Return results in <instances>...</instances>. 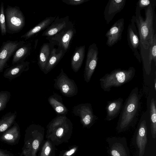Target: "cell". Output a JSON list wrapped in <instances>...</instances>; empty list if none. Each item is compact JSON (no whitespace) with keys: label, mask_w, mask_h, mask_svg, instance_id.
Wrapping results in <instances>:
<instances>
[{"label":"cell","mask_w":156,"mask_h":156,"mask_svg":"<svg viewBox=\"0 0 156 156\" xmlns=\"http://www.w3.org/2000/svg\"><path fill=\"white\" fill-rule=\"evenodd\" d=\"M141 96L138 87L133 88L122 106L117 123L119 132L134 126L138 121L141 109Z\"/></svg>","instance_id":"6da1fadb"},{"label":"cell","mask_w":156,"mask_h":156,"mask_svg":"<svg viewBox=\"0 0 156 156\" xmlns=\"http://www.w3.org/2000/svg\"><path fill=\"white\" fill-rule=\"evenodd\" d=\"M156 5H151L145 9L144 20L141 15L140 11L136 9L135 22L139 35L140 44L146 49L148 48L156 33Z\"/></svg>","instance_id":"7a4b0ae2"},{"label":"cell","mask_w":156,"mask_h":156,"mask_svg":"<svg viewBox=\"0 0 156 156\" xmlns=\"http://www.w3.org/2000/svg\"><path fill=\"white\" fill-rule=\"evenodd\" d=\"M135 73L133 67L126 69H115L99 79L100 87L104 91L109 92L112 87H120L129 82L134 77Z\"/></svg>","instance_id":"3957f363"},{"label":"cell","mask_w":156,"mask_h":156,"mask_svg":"<svg viewBox=\"0 0 156 156\" xmlns=\"http://www.w3.org/2000/svg\"><path fill=\"white\" fill-rule=\"evenodd\" d=\"M4 13L7 32L13 34L20 32L25 26V19L20 8L8 6Z\"/></svg>","instance_id":"277c9868"},{"label":"cell","mask_w":156,"mask_h":156,"mask_svg":"<svg viewBox=\"0 0 156 156\" xmlns=\"http://www.w3.org/2000/svg\"><path fill=\"white\" fill-rule=\"evenodd\" d=\"M76 33L73 23L69 21L66 26L54 36L46 37L50 42L57 44L58 48L66 52L69 48L70 44Z\"/></svg>","instance_id":"5b68a950"},{"label":"cell","mask_w":156,"mask_h":156,"mask_svg":"<svg viewBox=\"0 0 156 156\" xmlns=\"http://www.w3.org/2000/svg\"><path fill=\"white\" fill-rule=\"evenodd\" d=\"M150 125L148 108L140 116L136 129V144L139 156H143L147 141L148 127Z\"/></svg>","instance_id":"8992f818"},{"label":"cell","mask_w":156,"mask_h":156,"mask_svg":"<svg viewBox=\"0 0 156 156\" xmlns=\"http://www.w3.org/2000/svg\"><path fill=\"white\" fill-rule=\"evenodd\" d=\"M54 80V88L59 90L63 96L71 97L77 94L78 90L76 84L64 72L62 68L61 69L58 75Z\"/></svg>","instance_id":"52a82bcc"},{"label":"cell","mask_w":156,"mask_h":156,"mask_svg":"<svg viewBox=\"0 0 156 156\" xmlns=\"http://www.w3.org/2000/svg\"><path fill=\"white\" fill-rule=\"evenodd\" d=\"M73 112L75 115L80 117L81 123L85 127H90L98 119L89 103H81L74 106Z\"/></svg>","instance_id":"ba28073f"},{"label":"cell","mask_w":156,"mask_h":156,"mask_svg":"<svg viewBox=\"0 0 156 156\" xmlns=\"http://www.w3.org/2000/svg\"><path fill=\"white\" fill-rule=\"evenodd\" d=\"M127 40L129 47L140 63L141 62L140 51V41L139 34L135 22V16L133 15L129 24L127 30Z\"/></svg>","instance_id":"9c48e42d"},{"label":"cell","mask_w":156,"mask_h":156,"mask_svg":"<svg viewBox=\"0 0 156 156\" xmlns=\"http://www.w3.org/2000/svg\"><path fill=\"white\" fill-rule=\"evenodd\" d=\"M25 43L24 41L10 40L3 42L0 48V73L3 71L12 56Z\"/></svg>","instance_id":"30bf717a"},{"label":"cell","mask_w":156,"mask_h":156,"mask_svg":"<svg viewBox=\"0 0 156 156\" xmlns=\"http://www.w3.org/2000/svg\"><path fill=\"white\" fill-rule=\"evenodd\" d=\"M98 48L94 43L89 46L87 51L83 77L84 80L88 83L95 70L98 59Z\"/></svg>","instance_id":"8fae6325"},{"label":"cell","mask_w":156,"mask_h":156,"mask_svg":"<svg viewBox=\"0 0 156 156\" xmlns=\"http://www.w3.org/2000/svg\"><path fill=\"white\" fill-rule=\"evenodd\" d=\"M111 156H130L126 139L112 137L107 139Z\"/></svg>","instance_id":"7c38bea8"},{"label":"cell","mask_w":156,"mask_h":156,"mask_svg":"<svg viewBox=\"0 0 156 156\" xmlns=\"http://www.w3.org/2000/svg\"><path fill=\"white\" fill-rule=\"evenodd\" d=\"M124 25V19L122 18L115 23L108 30L105 35L107 46L112 47L121 39Z\"/></svg>","instance_id":"4fadbf2b"},{"label":"cell","mask_w":156,"mask_h":156,"mask_svg":"<svg viewBox=\"0 0 156 156\" xmlns=\"http://www.w3.org/2000/svg\"><path fill=\"white\" fill-rule=\"evenodd\" d=\"M126 0H109L105 6L104 17L107 24H108L117 13L122 10L126 3Z\"/></svg>","instance_id":"5bb4252c"},{"label":"cell","mask_w":156,"mask_h":156,"mask_svg":"<svg viewBox=\"0 0 156 156\" xmlns=\"http://www.w3.org/2000/svg\"><path fill=\"white\" fill-rule=\"evenodd\" d=\"M69 21L68 16L63 18H60L58 16H56L54 21L42 33V36L46 37L54 36L65 27Z\"/></svg>","instance_id":"9a60e30c"},{"label":"cell","mask_w":156,"mask_h":156,"mask_svg":"<svg viewBox=\"0 0 156 156\" xmlns=\"http://www.w3.org/2000/svg\"><path fill=\"white\" fill-rule=\"evenodd\" d=\"M123 101L122 98H119L107 102L105 107L106 112V120L111 121L119 115L122 107Z\"/></svg>","instance_id":"2e32d148"},{"label":"cell","mask_w":156,"mask_h":156,"mask_svg":"<svg viewBox=\"0 0 156 156\" xmlns=\"http://www.w3.org/2000/svg\"><path fill=\"white\" fill-rule=\"evenodd\" d=\"M30 64L29 62L24 61L12 65L4 71L3 76L9 80L13 79L20 76L23 72L28 71Z\"/></svg>","instance_id":"e0dca14e"},{"label":"cell","mask_w":156,"mask_h":156,"mask_svg":"<svg viewBox=\"0 0 156 156\" xmlns=\"http://www.w3.org/2000/svg\"><path fill=\"white\" fill-rule=\"evenodd\" d=\"M31 134L32 137L25 141L21 154L23 156H36V153L40 144L39 136H34V131Z\"/></svg>","instance_id":"ac0fdd59"},{"label":"cell","mask_w":156,"mask_h":156,"mask_svg":"<svg viewBox=\"0 0 156 156\" xmlns=\"http://www.w3.org/2000/svg\"><path fill=\"white\" fill-rule=\"evenodd\" d=\"M72 124L70 120L68 119L63 123L47 130L49 134V137L53 140H59L64 136L71 130Z\"/></svg>","instance_id":"d6986e66"},{"label":"cell","mask_w":156,"mask_h":156,"mask_svg":"<svg viewBox=\"0 0 156 156\" xmlns=\"http://www.w3.org/2000/svg\"><path fill=\"white\" fill-rule=\"evenodd\" d=\"M57 51L56 48L53 47L43 72L45 74L48 73L57 65L66 53L61 49H59V51Z\"/></svg>","instance_id":"ffe728a7"},{"label":"cell","mask_w":156,"mask_h":156,"mask_svg":"<svg viewBox=\"0 0 156 156\" xmlns=\"http://www.w3.org/2000/svg\"><path fill=\"white\" fill-rule=\"evenodd\" d=\"M147 104L151 133L153 138L155 139L156 135V101L155 97H148Z\"/></svg>","instance_id":"44dd1931"},{"label":"cell","mask_w":156,"mask_h":156,"mask_svg":"<svg viewBox=\"0 0 156 156\" xmlns=\"http://www.w3.org/2000/svg\"><path fill=\"white\" fill-rule=\"evenodd\" d=\"M56 17V16L47 17L21 36V38L27 40L32 37L40 32L46 29L50 25Z\"/></svg>","instance_id":"7402d4cb"},{"label":"cell","mask_w":156,"mask_h":156,"mask_svg":"<svg viewBox=\"0 0 156 156\" xmlns=\"http://www.w3.org/2000/svg\"><path fill=\"white\" fill-rule=\"evenodd\" d=\"M32 49L31 42H26L19 48L13 55L12 64L14 65L25 61L30 54Z\"/></svg>","instance_id":"603a6c76"},{"label":"cell","mask_w":156,"mask_h":156,"mask_svg":"<svg viewBox=\"0 0 156 156\" xmlns=\"http://www.w3.org/2000/svg\"><path fill=\"white\" fill-rule=\"evenodd\" d=\"M85 45L76 47L71 59V66L75 72H77L80 68L84 58Z\"/></svg>","instance_id":"cb8c5ba5"},{"label":"cell","mask_w":156,"mask_h":156,"mask_svg":"<svg viewBox=\"0 0 156 156\" xmlns=\"http://www.w3.org/2000/svg\"><path fill=\"white\" fill-rule=\"evenodd\" d=\"M62 97L55 93L48 98V102L56 113L58 115H66L68 112L67 108L63 103Z\"/></svg>","instance_id":"d4e9b609"},{"label":"cell","mask_w":156,"mask_h":156,"mask_svg":"<svg viewBox=\"0 0 156 156\" xmlns=\"http://www.w3.org/2000/svg\"><path fill=\"white\" fill-rule=\"evenodd\" d=\"M51 42L44 43L41 46L38 58V64L40 69L43 72L53 47Z\"/></svg>","instance_id":"484cf974"},{"label":"cell","mask_w":156,"mask_h":156,"mask_svg":"<svg viewBox=\"0 0 156 156\" xmlns=\"http://www.w3.org/2000/svg\"><path fill=\"white\" fill-rule=\"evenodd\" d=\"M20 135V127L18 123L15 122L12 127L3 134L0 139L7 143L13 144L19 139Z\"/></svg>","instance_id":"4316f807"},{"label":"cell","mask_w":156,"mask_h":156,"mask_svg":"<svg viewBox=\"0 0 156 156\" xmlns=\"http://www.w3.org/2000/svg\"><path fill=\"white\" fill-rule=\"evenodd\" d=\"M16 116V112H9L0 119V133L6 131L14 122Z\"/></svg>","instance_id":"83f0119b"},{"label":"cell","mask_w":156,"mask_h":156,"mask_svg":"<svg viewBox=\"0 0 156 156\" xmlns=\"http://www.w3.org/2000/svg\"><path fill=\"white\" fill-rule=\"evenodd\" d=\"M149 63L151 65L153 60L156 66V33L154 36L152 41L148 48V55Z\"/></svg>","instance_id":"f1b7e54d"},{"label":"cell","mask_w":156,"mask_h":156,"mask_svg":"<svg viewBox=\"0 0 156 156\" xmlns=\"http://www.w3.org/2000/svg\"><path fill=\"white\" fill-rule=\"evenodd\" d=\"M11 96L10 92L8 91H0V112L5 108L10 99Z\"/></svg>","instance_id":"f546056e"},{"label":"cell","mask_w":156,"mask_h":156,"mask_svg":"<svg viewBox=\"0 0 156 156\" xmlns=\"http://www.w3.org/2000/svg\"><path fill=\"white\" fill-rule=\"evenodd\" d=\"M0 30L2 36L7 32L3 3L2 2L0 7Z\"/></svg>","instance_id":"4dcf8cb0"},{"label":"cell","mask_w":156,"mask_h":156,"mask_svg":"<svg viewBox=\"0 0 156 156\" xmlns=\"http://www.w3.org/2000/svg\"><path fill=\"white\" fill-rule=\"evenodd\" d=\"M156 5V0H139L136 3V9H145L151 5Z\"/></svg>","instance_id":"1f68e13d"},{"label":"cell","mask_w":156,"mask_h":156,"mask_svg":"<svg viewBox=\"0 0 156 156\" xmlns=\"http://www.w3.org/2000/svg\"><path fill=\"white\" fill-rule=\"evenodd\" d=\"M52 150V146L51 143L47 141L42 148L40 156H50Z\"/></svg>","instance_id":"d6a6232c"},{"label":"cell","mask_w":156,"mask_h":156,"mask_svg":"<svg viewBox=\"0 0 156 156\" xmlns=\"http://www.w3.org/2000/svg\"><path fill=\"white\" fill-rule=\"evenodd\" d=\"M89 0H62V1L68 5H77L81 4Z\"/></svg>","instance_id":"836d02e7"},{"label":"cell","mask_w":156,"mask_h":156,"mask_svg":"<svg viewBox=\"0 0 156 156\" xmlns=\"http://www.w3.org/2000/svg\"><path fill=\"white\" fill-rule=\"evenodd\" d=\"M77 150L76 147H74L69 151L66 152L63 154V156H69L74 154Z\"/></svg>","instance_id":"e575fe53"},{"label":"cell","mask_w":156,"mask_h":156,"mask_svg":"<svg viewBox=\"0 0 156 156\" xmlns=\"http://www.w3.org/2000/svg\"><path fill=\"white\" fill-rule=\"evenodd\" d=\"M0 156H14L10 153L1 150H0Z\"/></svg>","instance_id":"d590c367"},{"label":"cell","mask_w":156,"mask_h":156,"mask_svg":"<svg viewBox=\"0 0 156 156\" xmlns=\"http://www.w3.org/2000/svg\"><path fill=\"white\" fill-rule=\"evenodd\" d=\"M154 86L155 90L156 91V78H155L154 80Z\"/></svg>","instance_id":"8d00e7d4"}]
</instances>
